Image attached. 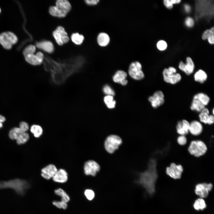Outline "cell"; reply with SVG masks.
Returning a JSON list of instances; mask_svg holds the SVG:
<instances>
[{
    "label": "cell",
    "mask_w": 214,
    "mask_h": 214,
    "mask_svg": "<svg viewBox=\"0 0 214 214\" xmlns=\"http://www.w3.org/2000/svg\"><path fill=\"white\" fill-rule=\"evenodd\" d=\"M22 132H26L29 129L28 124L25 122H21L20 124L19 128Z\"/></svg>",
    "instance_id": "cell-40"
},
{
    "label": "cell",
    "mask_w": 214,
    "mask_h": 214,
    "mask_svg": "<svg viewBox=\"0 0 214 214\" xmlns=\"http://www.w3.org/2000/svg\"><path fill=\"white\" fill-rule=\"evenodd\" d=\"M122 143V139L118 136L114 134L109 135L105 140V149L108 153L112 154L118 149L119 146Z\"/></svg>",
    "instance_id": "cell-5"
},
{
    "label": "cell",
    "mask_w": 214,
    "mask_h": 214,
    "mask_svg": "<svg viewBox=\"0 0 214 214\" xmlns=\"http://www.w3.org/2000/svg\"><path fill=\"white\" fill-rule=\"evenodd\" d=\"M110 40L108 35L104 32L99 33L97 38L98 43L101 46H105L107 45L109 43Z\"/></svg>",
    "instance_id": "cell-22"
},
{
    "label": "cell",
    "mask_w": 214,
    "mask_h": 214,
    "mask_svg": "<svg viewBox=\"0 0 214 214\" xmlns=\"http://www.w3.org/2000/svg\"><path fill=\"white\" fill-rule=\"evenodd\" d=\"M184 7L186 12H189L190 11L191 8L189 5L185 4L184 5Z\"/></svg>",
    "instance_id": "cell-47"
},
{
    "label": "cell",
    "mask_w": 214,
    "mask_h": 214,
    "mask_svg": "<svg viewBox=\"0 0 214 214\" xmlns=\"http://www.w3.org/2000/svg\"><path fill=\"white\" fill-rule=\"evenodd\" d=\"M214 109H213V114H214Z\"/></svg>",
    "instance_id": "cell-48"
},
{
    "label": "cell",
    "mask_w": 214,
    "mask_h": 214,
    "mask_svg": "<svg viewBox=\"0 0 214 214\" xmlns=\"http://www.w3.org/2000/svg\"><path fill=\"white\" fill-rule=\"evenodd\" d=\"M127 75L125 71L119 70L116 72L113 77V81L115 83L121 84L123 86L126 85L128 83L126 80Z\"/></svg>",
    "instance_id": "cell-20"
},
{
    "label": "cell",
    "mask_w": 214,
    "mask_h": 214,
    "mask_svg": "<svg viewBox=\"0 0 214 214\" xmlns=\"http://www.w3.org/2000/svg\"><path fill=\"white\" fill-rule=\"evenodd\" d=\"M193 99L198 100L205 106L208 105L210 100L209 97L203 93H199L196 94L193 96Z\"/></svg>",
    "instance_id": "cell-26"
},
{
    "label": "cell",
    "mask_w": 214,
    "mask_h": 214,
    "mask_svg": "<svg viewBox=\"0 0 214 214\" xmlns=\"http://www.w3.org/2000/svg\"><path fill=\"white\" fill-rule=\"evenodd\" d=\"M193 207L197 211L202 210L207 207V205L204 200L202 198L196 199L193 204Z\"/></svg>",
    "instance_id": "cell-27"
},
{
    "label": "cell",
    "mask_w": 214,
    "mask_h": 214,
    "mask_svg": "<svg viewBox=\"0 0 214 214\" xmlns=\"http://www.w3.org/2000/svg\"><path fill=\"white\" fill-rule=\"evenodd\" d=\"M103 91L107 95H110L113 96L115 95V92L113 89L108 85H105L103 88Z\"/></svg>",
    "instance_id": "cell-38"
},
{
    "label": "cell",
    "mask_w": 214,
    "mask_h": 214,
    "mask_svg": "<svg viewBox=\"0 0 214 214\" xmlns=\"http://www.w3.org/2000/svg\"><path fill=\"white\" fill-rule=\"evenodd\" d=\"M163 75L164 81L166 83L174 84L179 82L181 76L179 73H174L167 68L164 69Z\"/></svg>",
    "instance_id": "cell-13"
},
{
    "label": "cell",
    "mask_w": 214,
    "mask_h": 214,
    "mask_svg": "<svg viewBox=\"0 0 214 214\" xmlns=\"http://www.w3.org/2000/svg\"><path fill=\"white\" fill-rule=\"evenodd\" d=\"M142 66L139 62H132L130 65L128 73L130 76L136 80H140L144 77V74L141 70Z\"/></svg>",
    "instance_id": "cell-8"
},
{
    "label": "cell",
    "mask_w": 214,
    "mask_h": 214,
    "mask_svg": "<svg viewBox=\"0 0 214 214\" xmlns=\"http://www.w3.org/2000/svg\"><path fill=\"white\" fill-rule=\"evenodd\" d=\"M190 123L186 120L179 121L176 125L177 133L180 135L185 136L188 133Z\"/></svg>",
    "instance_id": "cell-18"
},
{
    "label": "cell",
    "mask_w": 214,
    "mask_h": 214,
    "mask_svg": "<svg viewBox=\"0 0 214 214\" xmlns=\"http://www.w3.org/2000/svg\"><path fill=\"white\" fill-rule=\"evenodd\" d=\"M17 41V36L11 32H4L0 34V43L6 49H10Z\"/></svg>",
    "instance_id": "cell-7"
},
{
    "label": "cell",
    "mask_w": 214,
    "mask_h": 214,
    "mask_svg": "<svg viewBox=\"0 0 214 214\" xmlns=\"http://www.w3.org/2000/svg\"><path fill=\"white\" fill-rule=\"evenodd\" d=\"M204 105L198 99H193L190 108L192 110L200 112L205 107Z\"/></svg>",
    "instance_id": "cell-25"
},
{
    "label": "cell",
    "mask_w": 214,
    "mask_h": 214,
    "mask_svg": "<svg viewBox=\"0 0 214 214\" xmlns=\"http://www.w3.org/2000/svg\"><path fill=\"white\" fill-rule=\"evenodd\" d=\"M179 69L182 71L186 73V71L185 69V64L183 62L180 61L179 65Z\"/></svg>",
    "instance_id": "cell-44"
},
{
    "label": "cell",
    "mask_w": 214,
    "mask_h": 214,
    "mask_svg": "<svg viewBox=\"0 0 214 214\" xmlns=\"http://www.w3.org/2000/svg\"><path fill=\"white\" fill-rule=\"evenodd\" d=\"M58 170L56 166L52 164H49L41 170L42 177L46 180L52 178Z\"/></svg>",
    "instance_id": "cell-15"
},
{
    "label": "cell",
    "mask_w": 214,
    "mask_h": 214,
    "mask_svg": "<svg viewBox=\"0 0 214 214\" xmlns=\"http://www.w3.org/2000/svg\"><path fill=\"white\" fill-rule=\"evenodd\" d=\"M56 43L60 45L67 43L69 40V37L64 28L61 26L58 27L53 32V33Z\"/></svg>",
    "instance_id": "cell-11"
},
{
    "label": "cell",
    "mask_w": 214,
    "mask_h": 214,
    "mask_svg": "<svg viewBox=\"0 0 214 214\" xmlns=\"http://www.w3.org/2000/svg\"><path fill=\"white\" fill-rule=\"evenodd\" d=\"M157 162L155 159H150L147 169L143 172L138 173L139 178L135 182L142 186L150 196H152L155 190V183L158 175L156 169Z\"/></svg>",
    "instance_id": "cell-2"
},
{
    "label": "cell",
    "mask_w": 214,
    "mask_h": 214,
    "mask_svg": "<svg viewBox=\"0 0 214 214\" xmlns=\"http://www.w3.org/2000/svg\"><path fill=\"white\" fill-rule=\"evenodd\" d=\"M213 185L211 183L204 182L197 184L195 186V194L200 198H203L207 197L209 192L212 189Z\"/></svg>",
    "instance_id": "cell-12"
},
{
    "label": "cell",
    "mask_w": 214,
    "mask_h": 214,
    "mask_svg": "<svg viewBox=\"0 0 214 214\" xmlns=\"http://www.w3.org/2000/svg\"><path fill=\"white\" fill-rule=\"evenodd\" d=\"M186 64H185L186 74L187 75H189L193 72L195 68V65L192 60L190 57H187L186 58Z\"/></svg>",
    "instance_id": "cell-28"
},
{
    "label": "cell",
    "mask_w": 214,
    "mask_h": 214,
    "mask_svg": "<svg viewBox=\"0 0 214 214\" xmlns=\"http://www.w3.org/2000/svg\"><path fill=\"white\" fill-rule=\"evenodd\" d=\"M180 0H164L163 1L165 6L168 9H171L173 8V4L179 3Z\"/></svg>",
    "instance_id": "cell-35"
},
{
    "label": "cell",
    "mask_w": 214,
    "mask_h": 214,
    "mask_svg": "<svg viewBox=\"0 0 214 214\" xmlns=\"http://www.w3.org/2000/svg\"><path fill=\"white\" fill-rule=\"evenodd\" d=\"M36 47L45 51L49 53H52L54 50V45L51 42L49 41H43L36 43Z\"/></svg>",
    "instance_id": "cell-21"
},
{
    "label": "cell",
    "mask_w": 214,
    "mask_h": 214,
    "mask_svg": "<svg viewBox=\"0 0 214 214\" xmlns=\"http://www.w3.org/2000/svg\"><path fill=\"white\" fill-rule=\"evenodd\" d=\"M85 1L86 4L89 5L96 4L99 1V0H86Z\"/></svg>",
    "instance_id": "cell-43"
},
{
    "label": "cell",
    "mask_w": 214,
    "mask_h": 214,
    "mask_svg": "<svg viewBox=\"0 0 214 214\" xmlns=\"http://www.w3.org/2000/svg\"><path fill=\"white\" fill-rule=\"evenodd\" d=\"M30 131L35 137L38 138L43 134V130L40 126L37 125H33L31 127Z\"/></svg>",
    "instance_id": "cell-29"
},
{
    "label": "cell",
    "mask_w": 214,
    "mask_h": 214,
    "mask_svg": "<svg viewBox=\"0 0 214 214\" xmlns=\"http://www.w3.org/2000/svg\"><path fill=\"white\" fill-rule=\"evenodd\" d=\"M84 194L86 198L89 201L93 200L95 196L94 191L90 189H86L84 192Z\"/></svg>",
    "instance_id": "cell-36"
},
{
    "label": "cell",
    "mask_w": 214,
    "mask_h": 214,
    "mask_svg": "<svg viewBox=\"0 0 214 214\" xmlns=\"http://www.w3.org/2000/svg\"><path fill=\"white\" fill-rule=\"evenodd\" d=\"M104 101L106 106L109 108H114L116 105V101L114 100L113 96L106 95L104 98Z\"/></svg>",
    "instance_id": "cell-30"
},
{
    "label": "cell",
    "mask_w": 214,
    "mask_h": 214,
    "mask_svg": "<svg viewBox=\"0 0 214 214\" xmlns=\"http://www.w3.org/2000/svg\"><path fill=\"white\" fill-rule=\"evenodd\" d=\"M183 171V168L181 165H177L174 163H171L169 166L167 167L166 170L168 175L175 180L181 178Z\"/></svg>",
    "instance_id": "cell-9"
},
{
    "label": "cell",
    "mask_w": 214,
    "mask_h": 214,
    "mask_svg": "<svg viewBox=\"0 0 214 214\" xmlns=\"http://www.w3.org/2000/svg\"><path fill=\"white\" fill-rule=\"evenodd\" d=\"M55 195L61 197V200L67 203L70 200V198L68 194L63 189L58 188L55 190Z\"/></svg>",
    "instance_id": "cell-24"
},
{
    "label": "cell",
    "mask_w": 214,
    "mask_h": 214,
    "mask_svg": "<svg viewBox=\"0 0 214 214\" xmlns=\"http://www.w3.org/2000/svg\"><path fill=\"white\" fill-rule=\"evenodd\" d=\"M84 63L83 59L81 57L57 62L47 57L44 65L45 70L51 73L54 83L60 84L72 74L80 70Z\"/></svg>",
    "instance_id": "cell-1"
},
{
    "label": "cell",
    "mask_w": 214,
    "mask_h": 214,
    "mask_svg": "<svg viewBox=\"0 0 214 214\" xmlns=\"http://www.w3.org/2000/svg\"><path fill=\"white\" fill-rule=\"evenodd\" d=\"M189 153L196 157L204 155L207 150V147L204 142L200 140L192 141L188 147Z\"/></svg>",
    "instance_id": "cell-6"
},
{
    "label": "cell",
    "mask_w": 214,
    "mask_h": 214,
    "mask_svg": "<svg viewBox=\"0 0 214 214\" xmlns=\"http://www.w3.org/2000/svg\"><path fill=\"white\" fill-rule=\"evenodd\" d=\"M167 44L164 40H160L157 43V46L158 48L160 51H164L167 47Z\"/></svg>",
    "instance_id": "cell-39"
},
{
    "label": "cell",
    "mask_w": 214,
    "mask_h": 214,
    "mask_svg": "<svg viewBox=\"0 0 214 214\" xmlns=\"http://www.w3.org/2000/svg\"><path fill=\"white\" fill-rule=\"evenodd\" d=\"M52 179L56 182L60 183H65L68 179V173L64 169H58Z\"/></svg>",
    "instance_id": "cell-17"
},
{
    "label": "cell",
    "mask_w": 214,
    "mask_h": 214,
    "mask_svg": "<svg viewBox=\"0 0 214 214\" xmlns=\"http://www.w3.org/2000/svg\"><path fill=\"white\" fill-rule=\"evenodd\" d=\"M71 39L72 41L77 45H81L84 40V36L78 33H74L72 34Z\"/></svg>",
    "instance_id": "cell-32"
},
{
    "label": "cell",
    "mask_w": 214,
    "mask_h": 214,
    "mask_svg": "<svg viewBox=\"0 0 214 214\" xmlns=\"http://www.w3.org/2000/svg\"><path fill=\"white\" fill-rule=\"evenodd\" d=\"M178 144L181 145H185L187 142V139L185 136L180 135L177 138Z\"/></svg>",
    "instance_id": "cell-41"
},
{
    "label": "cell",
    "mask_w": 214,
    "mask_h": 214,
    "mask_svg": "<svg viewBox=\"0 0 214 214\" xmlns=\"http://www.w3.org/2000/svg\"><path fill=\"white\" fill-rule=\"evenodd\" d=\"M53 204L57 208L64 210L67 209L68 205L67 203L60 201L54 200L52 202Z\"/></svg>",
    "instance_id": "cell-34"
},
{
    "label": "cell",
    "mask_w": 214,
    "mask_h": 214,
    "mask_svg": "<svg viewBox=\"0 0 214 214\" xmlns=\"http://www.w3.org/2000/svg\"><path fill=\"white\" fill-rule=\"evenodd\" d=\"M214 34V28L213 27L210 29H207L203 32L202 36L203 40H205L211 35Z\"/></svg>",
    "instance_id": "cell-37"
},
{
    "label": "cell",
    "mask_w": 214,
    "mask_h": 214,
    "mask_svg": "<svg viewBox=\"0 0 214 214\" xmlns=\"http://www.w3.org/2000/svg\"><path fill=\"white\" fill-rule=\"evenodd\" d=\"M71 5L67 0H58L55 6L49 8V12L52 16L62 18L65 17L71 9Z\"/></svg>",
    "instance_id": "cell-4"
},
{
    "label": "cell",
    "mask_w": 214,
    "mask_h": 214,
    "mask_svg": "<svg viewBox=\"0 0 214 214\" xmlns=\"http://www.w3.org/2000/svg\"><path fill=\"white\" fill-rule=\"evenodd\" d=\"M100 166L96 161L93 160L86 161L84 166V171L85 174L87 176H96L97 173L100 170Z\"/></svg>",
    "instance_id": "cell-10"
},
{
    "label": "cell",
    "mask_w": 214,
    "mask_h": 214,
    "mask_svg": "<svg viewBox=\"0 0 214 214\" xmlns=\"http://www.w3.org/2000/svg\"><path fill=\"white\" fill-rule=\"evenodd\" d=\"M208 42L211 44H213L214 43V34H212L207 39Z\"/></svg>",
    "instance_id": "cell-45"
},
{
    "label": "cell",
    "mask_w": 214,
    "mask_h": 214,
    "mask_svg": "<svg viewBox=\"0 0 214 214\" xmlns=\"http://www.w3.org/2000/svg\"><path fill=\"white\" fill-rule=\"evenodd\" d=\"M0 12H1V9L0 8Z\"/></svg>",
    "instance_id": "cell-49"
},
{
    "label": "cell",
    "mask_w": 214,
    "mask_h": 214,
    "mask_svg": "<svg viewBox=\"0 0 214 214\" xmlns=\"http://www.w3.org/2000/svg\"><path fill=\"white\" fill-rule=\"evenodd\" d=\"M22 132L19 128L15 127L10 130L9 133L10 138L12 140H16Z\"/></svg>",
    "instance_id": "cell-33"
},
{
    "label": "cell",
    "mask_w": 214,
    "mask_h": 214,
    "mask_svg": "<svg viewBox=\"0 0 214 214\" xmlns=\"http://www.w3.org/2000/svg\"><path fill=\"white\" fill-rule=\"evenodd\" d=\"M203 129V126L199 122L194 120L190 123L189 132L193 135L198 136L202 133Z\"/></svg>",
    "instance_id": "cell-19"
},
{
    "label": "cell",
    "mask_w": 214,
    "mask_h": 214,
    "mask_svg": "<svg viewBox=\"0 0 214 214\" xmlns=\"http://www.w3.org/2000/svg\"><path fill=\"white\" fill-rule=\"evenodd\" d=\"M5 120L6 119L4 116L0 115V128L2 127V123L5 122Z\"/></svg>",
    "instance_id": "cell-46"
},
{
    "label": "cell",
    "mask_w": 214,
    "mask_h": 214,
    "mask_svg": "<svg viewBox=\"0 0 214 214\" xmlns=\"http://www.w3.org/2000/svg\"><path fill=\"white\" fill-rule=\"evenodd\" d=\"M29 134L26 132H22L18 136L16 139L17 143L18 144H24L29 139Z\"/></svg>",
    "instance_id": "cell-31"
},
{
    "label": "cell",
    "mask_w": 214,
    "mask_h": 214,
    "mask_svg": "<svg viewBox=\"0 0 214 214\" xmlns=\"http://www.w3.org/2000/svg\"><path fill=\"white\" fill-rule=\"evenodd\" d=\"M185 24L188 27H192L194 24V20L191 18L188 17L185 20Z\"/></svg>",
    "instance_id": "cell-42"
},
{
    "label": "cell",
    "mask_w": 214,
    "mask_h": 214,
    "mask_svg": "<svg viewBox=\"0 0 214 214\" xmlns=\"http://www.w3.org/2000/svg\"><path fill=\"white\" fill-rule=\"evenodd\" d=\"M209 111L206 108H204L199 115L200 121L205 124L211 125L214 122V117L213 115H209Z\"/></svg>",
    "instance_id": "cell-16"
},
{
    "label": "cell",
    "mask_w": 214,
    "mask_h": 214,
    "mask_svg": "<svg viewBox=\"0 0 214 214\" xmlns=\"http://www.w3.org/2000/svg\"><path fill=\"white\" fill-rule=\"evenodd\" d=\"M36 49L34 45H29L25 48L23 53L25 59L28 63L32 65H38L41 64L43 62L44 56L40 52L34 54Z\"/></svg>",
    "instance_id": "cell-3"
},
{
    "label": "cell",
    "mask_w": 214,
    "mask_h": 214,
    "mask_svg": "<svg viewBox=\"0 0 214 214\" xmlns=\"http://www.w3.org/2000/svg\"><path fill=\"white\" fill-rule=\"evenodd\" d=\"M148 100L151 103L152 106L154 108H156L164 103V94L161 91H156L152 96L149 97Z\"/></svg>",
    "instance_id": "cell-14"
},
{
    "label": "cell",
    "mask_w": 214,
    "mask_h": 214,
    "mask_svg": "<svg viewBox=\"0 0 214 214\" xmlns=\"http://www.w3.org/2000/svg\"><path fill=\"white\" fill-rule=\"evenodd\" d=\"M207 77L206 73L201 69L197 71L194 75L195 81L202 84L204 83L206 80Z\"/></svg>",
    "instance_id": "cell-23"
}]
</instances>
